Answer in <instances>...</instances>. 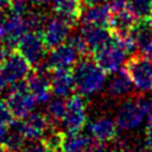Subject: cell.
<instances>
[{"label":"cell","instance_id":"23","mask_svg":"<svg viewBox=\"0 0 152 152\" xmlns=\"http://www.w3.org/2000/svg\"><path fill=\"white\" fill-rule=\"evenodd\" d=\"M43 138H44L43 142L48 147L49 152H63V142H64L65 133L50 128Z\"/></svg>","mask_w":152,"mask_h":152},{"label":"cell","instance_id":"17","mask_svg":"<svg viewBox=\"0 0 152 152\" xmlns=\"http://www.w3.org/2000/svg\"><path fill=\"white\" fill-rule=\"evenodd\" d=\"M52 7L55 13L71 23L76 24L83 13V1L82 0H52Z\"/></svg>","mask_w":152,"mask_h":152},{"label":"cell","instance_id":"21","mask_svg":"<svg viewBox=\"0 0 152 152\" xmlns=\"http://www.w3.org/2000/svg\"><path fill=\"white\" fill-rule=\"evenodd\" d=\"M93 138L77 132V133H68L65 134L63 142V151H72V152H86L88 146L90 145Z\"/></svg>","mask_w":152,"mask_h":152},{"label":"cell","instance_id":"14","mask_svg":"<svg viewBox=\"0 0 152 152\" xmlns=\"http://www.w3.org/2000/svg\"><path fill=\"white\" fill-rule=\"evenodd\" d=\"M138 18L133 14V12L127 7L122 11L114 12L109 19L108 28L114 37L127 36L132 32L135 24L138 23Z\"/></svg>","mask_w":152,"mask_h":152},{"label":"cell","instance_id":"26","mask_svg":"<svg viewBox=\"0 0 152 152\" xmlns=\"http://www.w3.org/2000/svg\"><path fill=\"white\" fill-rule=\"evenodd\" d=\"M19 152H49L48 147L43 142V140H31L27 144H24Z\"/></svg>","mask_w":152,"mask_h":152},{"label":"cell","instance_id":"31","mask_svg":"<svg viewBox=\"0 0 152 152\" xmlns=\"http://www.w3.org/2000/svg\"><path fill=\"white\" fill-rule=\"evenodd\" d=\"M140 51H141V55L142 56L152 59V40L150 43H147L142 49H140Z\"/></svg>","mask_w":152,"mask_h":152},{"label":"cell","instance_id":"15","mask_svg":"<svg viewBox=\"0 0 152 152\" xmlns=\"http://www.w3.org/2000/svg\"><path fill=\"white\" fill-rule=\"evenodd\" d=\"M81 36L91 51H95L112 38V33L107 26L93 24H84L81 28Z\"/></svg>","mask_w":152,"mask_h":152},{"label":"cell","instance_id":"10","mask_svg":"<svg viewBox=\"0 0 152 152\" xmlns=\"http://www.w3.org/2000/svg\"><path fill=\"white\" fill-rule=\"evenodd\" d=\"M77 56L78 55L68 42L59 44L50 49V52L45 59V69L48 71H52L57 69L71 68L77 62Z\"/></svg>","mask_w":152,"mask_h":152},{"label":"cell","instance_id":"18","mask_svg":"<svg viewBox=\"0 0 152 152\" xmlns=\"http://www.w3.org/2000/svg\"><path fill=\"white\" fill-rule=\"evenodd\" d=\"M110 17H112V11L107 5V2H99L88 6V10L84 13H82L81 18L83 20V24L108 26Z\"/></svg>","mask_w":152,"mask_h":152},{"label":"cell","instance_id":"36","mask_svg":"<svg viewBox=\"0 0 152 152\" xmlns=\"http://www.w3.org/2000/svg\"><path fill=\"white\" fill-rule=\"evenodd\" d=\"M140 1H144V2H146L148 5H152V0H140Z\"/></svg>","mask_w":152,"mask_h":152},{"label":"cell","instance_id":"1","mask_svg":"<svg viewBox=\"0 0 152 152\" xmlns=\"http://www.w3.org/2000/svg\"><path fill=\"white\" fill-rule=\"evenodd\" d=\"M76 90L82 96H89L97 93L106 82V71L94 61L82 58L74 64L72 69Z\"/></svg>","mask_w":152,"mask_h":152},{"label":"cell","instance_id":"5","mask_svg":"<svg viewBox=\"0 0 152 152\" xmlns=\"http://www.w3.org/2000/svg\"><path fill=\"white\" fill-rule=\"evenodd\" d=\"M126 57V52L121 49L118 40L112 36V38L104 43L102 46L93 51L94 62L103 69L106 72H116L121 64L124 63Z\"/></svg>","mask_w":152,"mask_h":152},{"label":"cell","instance_id":"3","mask_svg":"<svg viewBox=\"0 0 152 152\" xmlns=\"http://www.w3.org/2000/svg\"><path fill=\"white\" fill-rule=\"evenodd\" d=\"M5 102L12 116L17 120H20L33 112L37 100L28 90L26 83L19 81L12 84V87L7 93Z\"/></svg>","mask_w":152,"mask_h":152},{"label":"cell","instance_id":"9","mask_svg":"<svg viewBox=\"0 0 152 152\" xmlns=\"http://www.w3.org/2000/svg\"><path fill=\"white\" fill-rule=\"evenodd\" d=\"M71 28L72 24L58 15L56 18L48 19L43 26V31H40L46 48L52 49L59 44L65 43L70 37Z\"/></svg>","mask_w":152,"mask_h":152},{"label":"cell","instance_id":"27","mask_svg":"<svg viewBox=\"0 0 152 152\" xmlns=\"http://www.w3.org/2000/svg\"><path fill=\"white\" fill-rule=\"evenodd\" d=\"M13 116L5 101H0V126H10L13 121Z\"/></svg>","mask_w":152,"mask_h":152},{"label":"cell","instance_id":"22","mask_svg":"<svg viewBox=\"0 0 152 152\" xmlns=\"http://www.w3.org/2000/svg\"><path fill=\"white\" fill-rule=\"evenodd\" d=\"M66 110V101L64 100V97H58L56 96L55 99L50 100L49 104H48V118L50 119V121L53 122H62L64 114Z\"/></svg>","mask_w":152,"mask_h":152},{"label":"cell","instance_id":"38","mask_svg":"<svg viewBox=\"0 0 152 152\" xmlns=\"http://www.w3.org/2000/svg\"><path fill=\"white\" fill-rule=\"evenodd\" d=\"M63 152H72V151H63Z\"/></svg>","mask_w":152,"mask_h":152},{"label":"cell","instance_id":"12","mask_svg":"<svg viewBox=\"0 0 152 152\" xmlns=\"http://www.w3.org/2000/svg\"><path fill=\"white\" fill-rule=\"evenodd\" d=\"M50 83L51 90L55 96L58 97H69L76 90V83L72 74V69H57L50 71Z\"/></svg>","mask_w":152,"mask_h":152},{"label":"cell","instance_id":"2","mask_svg":"<svg viewBox=\"0 0 152 152\" xmlns=\"http://www.w3.org/2000/svg\"><path fill=\"white\" fill-rule=\"evenodd\" d=\"M152 103L147 99H133L125 101L115 116V122L121 129H133L138 127L151 112Z\"/></svg>","mask_w":152,"mask_h":152},{"label":"cell","instance_id":"30","mask_svg":"<svg viewBox=\"0 0 152 152\" xmlns=\"http://www.w3.org/2000/svg\"><path fill=\"white\" fill-rule=\"evenodd\" d=\"M86 152H107V148H106V145L103 141H100V140H96L93 138V140Z\"/></svg>","mask_w":152,"mask_h":152},{"label":"cell","instance_id":"11","mask_svg":"<svg viewBox=\"0 0 152 152\" xmlns=\"http://www.w3.org/2000/svg\"><path fill=\"white\" fill-rule=\"evenodd\" d=\"M20 129L27 140L42 139L51 128V121L48 115L42 113H31L19 120Z\"/></svg>","mask_w":152,"mask_h":152},{"label":"cell","instance_id":"34","mask_svg":"<svg viewBox=\"0 0 152 152\" xmlns=\"http://www.w3.org/2000/svg\"><path fill=\"white\" fill-rule=\"evenodd\" d=\"M84 5L87 6H90V5H95V4H99V2H102L103 0H82Z\"/></svg>","mask_w":152,"mask_h":152},{"label":"cell","instance_id":"19","mask_svg":"<svg viewBox=\"0 0 152 152\" xmlns=\"http://www.w3.org/2000/svg\"><path fill=\"white\" fill-rule=\"evenodd\" d=\"M133 83L125 69L120 70L109 80L107 84V91L112 97H121L127 95L133 89Z\"/></svg>","mask_w":152,"mask_h":152},{"label":"cell","instance_id":"13","mask_svg":"<svg viewBox=\"0 0 152 152\" xmlns=\"http://www.w3.org/2000/svg\"><path fill=\"white\" fill-rule=\"evenodd\" d=\"M28 90L32 93V95L36 97L37 102H48L50 101L52 90H51V83L50 77L43 71H31L25 81Z\"/></svg>","mask_w":152,"mask_h":152},{"label":"cell","instance_id":"25","mask_svg":"<svg viewBox=\"0 0 152 152\" xmlns=\"http://www.w3.org/2000/svg\"><path fill=\"white\" fill-rule=\"evenodd\" d=\"M28 4V0H12L8 6V13L18 17H25L30 11Z\"/></svg>","mask_w":152,"mask_h":152},{"label":"cell","instance_id":"24","mask_svg":"<svg viewBox=\"0 0 152 152\" xmlns=\"http://www.w3.org/2000/svg\"><path fill=\"white\" fill-rule=\"evenodd\" d=\"M66 42L74 48V50L76 51V53H77L78 56H81V57H86V56H87V53H88V51H89V48H88V45L86 44L84 39L82 38L81 33H80V34H74V36L69 37Z\"/></svg>","mask_w":152,"mask_h":152},{"label":"cell","instance_id":"7","mask_svg":"<svg viewBox=\"0 0 152 152\" xmlns=\"http://www.w3.org/2000/svg\"><path fill=\"white\" fill-rule=\"evenodd\" d=\"M87 121L86 101L82 95L72 94L66 100V110L63 118V126L68 133L81 132Z\"/></svg>","mask_w":152,"mask_h":152},{"label":"cell","instance_id":"16","mask_svg":"<svg viewBox=\"0 0 152 152\" xmlns=\"http://www.w3.org/2000/svg\"><path fill=\"white\" fill-rule=\"evenodd\" d=\"M88 131L90 135L100 141H112L118 135V125L109 118H99L89 122Z\"/></svg>","mask_w":152,"mask_h":152},{"label":"cell","instance_id":"37","mask_svg":"<svg viewBox=\"0 0 152 152\" xmlns=\"http://www.w3.org/2000/svg\"><path fill=\"white\" fill-rule=\"evenodd\" d=\"M0 152H6L5 150H4V147H2V145L0 144Z\"/></svg>","mask_w":152,"mask_h":152},{"label":"cell","instance_id":"20","mask_svg":"<svg viewBox=\"0 0 152 152\" xmlns=\"http://www.w3.org/2000/svg\"><path fill=\"white\" fill-rule=\"evenodd\" d=\"M25 137L20 129L19 121H12L1 145L6 152H19L24 146Z\"/></svg>","mask_w":152,"mask_h":152},{"label":"cell","instance_id":"4","mask_svg":"<svg viewBox=\"0 0 152 152\" xmlns=\"http://www.w3.org/2000/svg\"><path fill=\"white\" fill-rule=\"evenodd\" d=\"M124 69L139 91H152V59L142 55H132Z\"/></svg>","mask_w":152,"mask_h":152},{"label":"cell","instance_id":"33","mask_svg":"<svg viewBox=\"0 0 152 152\" xmlns=\"http://www.w3.org/2000/svg\"><path fill=\"white\" fill-rule=\"evenodd\" d=\"M11 1L12 0H0V11H4V10L8 8Z\"/></svg>","mask_w":152,"mask_h":152},{"label":"cell","instance_id":"28","mask_svg":"<svg viewBox=\"0 0 152 152\" xmlns=\"http://www.w3.org/2000/svg\"><path fill=\"white\" fill-rule=\"evenodd\" d=\"M128 4H129V0H107V5L109 6L112 13L127 8Z\"/></svg>","mask_w":152,"mask_h":152},{"label":"cell","instance_id":"35","mask_svg":"<svg viewBox=\"0 0 152 152\" xmlns=\"http://www.w3.org/2000/svg\"><path fill=\"white\" fill-rule=\"evenodd\" d=\"M146 20H147V23L151 25V27H152V8H151V11H150V13L147 14V17L145 18Z\"/></svg>","mask_w":152,"mask_h":152},{"label":"cell","instance_id":"29","mask_svg":"<svg viewBox=\"0 0 152 152\" xmlns=\"http://www.w3.org/2000/svg\"><path fill=\"white\" fill-rule=\"evenodd\" d=\"M145 141L146 147L148 151H152V110L148 113V120L146 125V133H145Z\"/></svg>","mask_w":152,"mask_h":152},{"label":"cell","instance_id":"6","mask_svg":"<svg viewBox=\"0 0 152 152\" xmlns=\"http://www.w3.org/2000/svg\"><path fill=\"white\" fill-rule=\"evenodd\" d=\"M17 51L31 64V66L38 65L45 56L48 50L40 31L25 32L17 43Z\"/></svg>","mask_w":152,"mask_h":152},{"label":"cell","instance_id":"8","mask_svg":"<svg viewBox=\"0 0 152 152\" xmlns=\"http://www.w3.org/2000/svg\"><path fill=\"white\" fill-rule=\"evenodd\" d=\"M27 25L24 17L0 11V43L11 48L15 46L20 37L27 32Z\"/></svg>","mask_w":152,"mask_h":152},{"label":"cell","instance_id":"32","mask_svg":"<svg viewBox=\"0 0 152 152\" xmlns=\"http://www.w3.org/2000/svg\"><path fill=\"white\" fill-rule=\"evenodd\" d=\"M30 4H33V5H37V6H45L50 2H52V0H28Z\"/></svg>","mask_w":152,"mask_h":152}]
</instances>
